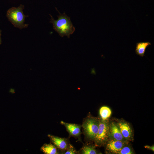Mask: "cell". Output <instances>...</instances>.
<instances>
[{
	"instance_id": "6da1fadb",
	"label": "cell",
	"mask_w": 154,
	"mask_h": 154,
	"mask_svg": "<svg viewBox=\"0 0 154 154\" xmlns=\"http://www.w3.org/2000/svg\"><path fill=\"white\" fill-rule=\"evenodd\" d=\"M58 13L59 15L58 16L57 20L54 19L51 15L50 23L52 24L53 29L62 37L67 36L68 38L73 34L75 28L73 26L70 20V18L64 13L63 14Z\"/></svg>"
},
{
	"instance_id": "7a4b0ae2",
	"label": "cell",
	"mask_w": 154,
	"mask_h": 154,
	"mask_svg": "<svg viewBox=\"0 0 154 154\" xmlns=\"http://www.w3.org/2000/svg\"><path fill=\"white\" fill-rule=\"evenodd\" d=\"M24 6L21 4L17 7H12L9 9L7 13L6 16L9 21L15 27L20 29L27 28L29 25L25 24V19L28 15H25L23 11Z\"/></svg>"
},
{
	"instance_id": "3957f363",
	"label": "cell",
	"mask_w": 154,
	"mask_h": 154,
	"mask_svg": "<svg viewBox=\"0 0 154 154\" xmlns=\"http://www.w3.org/2000/svg\"><path fill=\"white\" fill-rule=\"evenodd\" d=\"M99 123V120L91 117H87L84 119L82 127L87 138L94 140L98 130Z\"/></svg>"
},
{
	"instance_id": "277c9868",
	"label": "cell",
	"mask_w": 154,
	"mask_h": 154,
	"mask_svg": "<svg viewBox=\"0 0 154 154\" xmlns=\"http://www.w3.org/2000/svg\"><path fill=\"white\" fill-rule=\"evenodd\" d=\"M109 132V127L107 123L102 120H99V129L94 140L98 145L102 144L107 139Z\"/></svg>"
},
{
	"instance_id": "5b68a950",
	"label": "cell",
	"mask_w": 154,
	"mask_h": 154,
	"mask_svg": "<svg viewBox=\"0 0 154 154\" xmlns=\"http://www.w3.org/2000/svg\"><path fill=\"white\" fill-rule=\"evenodd\" d=\"M48 136L50 138L51 143L63 154L70 144L68 139L50 134H48Z\"/></svg>"
},
{
	"instance_id": "8992f818",
	"label": "cell",
	"mask_w": 154,
	"mask_h": 154,
	"mask_svg": "<svg viewBox=\"0 0 154 154\" xmlns=\"http://www.w3.org/2000/svg\"><path fill=\"white\" fill-rule=\"evenodd\" d=\"M60 123L64 125L66 129L70 136L76 138H79L81 133L80 125L69 123L61 121Z\"/></svg>"
},
{
	"instance_id": "52a82bcc",
	"label": "cell",
	"mask_w": 154,
	"mask_h": 154,
	"mask_svg": "<svg viewBox=\"0 0 154 154\" xmlns=\"http://www.w3.org/2000/svg\"><path fill=\"white\" fill-rule=\"evenodd\" d=\"M124 143L122 141L116 140H111L107 144V149L115 153H118L124 145Z\"/></svg>"
},
{
	"instance_id": "ba28073f",
	"label": "cell",
	"mask_w": 154,
	"mask_h": 154,
	"mask_svg": "<svg viewBox=\"0 0 154 154\" xmlns=\"http://www.w3.org/2000/svg\"><path fill=\"white\" fill-rule=\"evenodd\" d=\"M117 125L123 137L126 139L130 138L131 135V130L129 125L125 122H119Z\"/></svg>"
},
{
	"instance_id": "9c48e42d",
	"label": "cell",
	"mask_w": 154,
	"mask_h": 154,
	"mask_svg": "<svg viewBox=\"0 0 154 154\" xmlns=\"http://www.w3.org/2000/svg\"><path fill=\"white\" fill-rule=\"evenodd\" d=\"M111 135L115 140L122 141L123 137L117 125L115 123H112L110 127Z\"/></svg>"
},
{
	"instance_id": "30bf717a",
	"label": "cell",
	"mask_w": 154,
	"mask_h": 154,
	"mask_svg": "<svg viewBox=\"0 0 154 154\" xmlns=\"http://www.w3.org/2000/svg\"><path fill=\"white\" fill-rule=\"evenodd\" d=\"M40 150L45 154L60 153L59 150L52 143L44 144L41 147Z\"/></svg>"
},
{
	"instance_id": "8fae6325",
	"label": "cell",
	"mask_w": 154,
	"mask_h": 154,
	"mask_svg": "<svg viewBox=\"0 0 154 154\" xmlns=\"http://www.w3.org/2000/svg\"><path fill=\"white\" fill-rule=\"evenodd\" d=\"M151 44V43L148 42L137 43L135 50L136 54L141 57L144 56L146 49Z\"/></svg>"
},
{
	"instance_id": "7c38bea8",
	"label": "cell",
	"mask_w": 154,
	"mask_h": 154,
	"mask_svg": "<svg viewBox=\"0 0 154 154\" xmlns=\"http://www.w3.org/2000/svg\"><path fill=\"white\" fill-rule=\"evenodd\" d=\"M99 113L102 120L105 121L110 117L112 111L109 107L104 106L100 108Z\"/></svg>"
},
{
	"instance_id": "4fadbf2b",
	"label": "cell",
	"mask_w": 154,
	"mask_h": 154,
	"mask_svg": "<svg viewBox=\"0 0 154 154\" xmlns=\"http://www.w3.org/2000/svg\"><path fill=\"white\" fill-rule=\"evenodd\" d=\"M80 153L82 154H96L97 153L95 147L88 145H84L80 151Z\"/></svg>"
},
{
	"instance_id": "5bb4252c",
	"label": "cell",
	"mask_w": 154,
	"mask_h": 154,
	"mask_svg": "<svg viewBox=\"0 0 154 154\" xmlns=\"http://www.w3.org/2000/svg\"><path fill=\"white\" fill-rule=\"evenodd\" d=\"M79 152L76 151L74 147L70 144L68 148L63 154H77Z\"/></svg>"
},
{
	"instance_id": "9a60e30c",
	"label": "cell",
	"mask_w": 154,
	"mask_h": 154,
	"mask_svg": "<svg viewBox=\"0 0 154 154\" xmlns=\"http://www.w3.org/2000/svg\"><path fill=\"white\" fill-rule=\"evenodd\" d=\"M133 152L131 149L129 147H123L118 154H131Z\"/></svg>"
},
{
	"instance_id": "2e32d148",
	"label": "cell",
	"mask_w": 154,
	"mask_h": 154,
	"mask_svg": "<svg viewBox=\"0 0 154 154\" xmlns=\"http://www.w3.org/2000/svg\"><path fill=\"white\" fill-rule=\"evenodd\" d=\"M145 147L146 148L151 150L153 151H154V147L153 146H150L149 145H147L145 146Z\"/></svg>"
},
{
	"instance_id": "e0dca14e",
	"label": "cell",
	"mask_w": 154,
	"mask_h": 154,
	"mask_svg": "<svg viewBox=\"0 0 154 154\" xmlns=\"http://www.w3.org/2000/svg\"><path fill=\"white\" fill-rule=\"evenodd\" d=\"M1 30H0V45L1 44Z\"/></svg>"
}]
</instances>
